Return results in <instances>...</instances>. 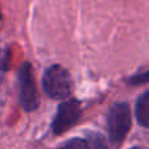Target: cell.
Here are the masks:
<instances>
[{
    "label": "cell",
    "instance_id": "1",
    "mask_svg": "<svg viewBox=\"0 0 149 149\" xmlns=\"http://www.w3.org/2000/svg\"><path fill=\"white\" fill-rule=\"evenodd\" d=\"M44 90L53 99H66L73 91V81L66 69L53 65L45 71L42 79Z\"/></svg>",
    "mask_w": 149,
    "mask_h": 149
},
{
    "label": "cell",
    "instance_id": "2",
    "mask_svg": "<svg viewBox=\"0 0 149 149\" xmlns=\"http://www.w3.org/2000/svg\"><path fill=\"white\" fill-rule=\"evenodd\" d=\"M131 128V110L127 103H118L108 113V132L113 144L124 140Z\"/></svg>",
    "mask_w": 149,
    "mask_h": 149
},
{
    "label": "cell",
    "instance_id": "3",
    "mask_svg": "<svg viewBox=\"0 0 149 149\" xmlns=\"http://www.w3.org/2000/svg\"><path fill=\"white\" fill-rule=\"evenodd\" d=\"M19 91L20 103L25 111H33L38 107V93L34 83L33 71L28 62L19 70Z\"/></svg>",
    "mask_w": 149,
    "mask_h": 149
},
{
    "label": "cell",
    "instance_id": "4",
    "mask_svg": "<svg viewBox=\"0 0 149 149\" xmlns=\"http://www.w3.org/2000/svg\"><path fill=\"white\" fill-rule=\"evenodd\" d=\"M79 115H81V106H79L78 100L69 99V100L63 102L59 106L56 119L52 124L53 132L56 135H61V133L66 132L68 130H70L71 127L78 121Z\"/></svg>",
    "mask_w": 149,
    "mask_h": 149
},
{
    "label": "cell",
    "instance_id": "5",
    "mask_svg": "<svg viewBox=\"0 0 149 149\" xmlns=\"http://www.w3.org/2000/svg\"><path fill=\"white\" fill-rule=\"evenodd\" d=\"M136 118L140 125L149 128V91L144 93L136 102Z\"/></svg>",
    "mask_w": 149,
    "mask_h": 149
},
{
    "label": "cell",
    "instance_id": "6",
    "mask_svg": "<svg viewBox=\"0 0 149 149\" xmlns=\"http://www.w3.org/2000/svg\"><path fill=\"white\" fill-rule=\"evenodd\" d=\"M90 149H108L106 139L103 135L98 132H90L87 133V139H86Z\"/></svg>",
    "mask_w": 149,
    "mask_h": 149
},
{
    "label": "cell",
    "instance_id": "7",
    "mask_svg": "<svg viewBox=\"0 0 149 149\" xmlns=\"http://www.w3.org/2000/svg\"><path fill=\"white\" fill-rule=\"evenodd\" d=\"M62 149H90V148H88V144L86 140L74 139V140L69 141V143L65 145V148H62Z\"/></svg>",
    "mask_w": 149,
    "mask_h": 149
},
{
    "label": "cell",
    "instance_id": "8",
    "mask_svg": "<svg viewBox=\"0 0 149 149\" xmlns=\"http://www.w3.org/2000/svg\"><path fill=\"white\" fill-rule=\"evenodd\" d=\"M146 81H149V73H145V74H141V75L135 77L131 82H133V83H143V82H146Z\"/></svg>",
    "mask_w": 149,
    "mask_h": 149
},
{
    "label": "cell",
    "instance_id": "9",
    "mask_svg": "<svg viewBox=\"0 0 149 149\" xmlns=\"http://www.w3.org/2000/svg\"><path fill=\"white\" fill-rule=\"evenodd\" d=\"M131 149H145V148H143V146H133V148H131Z\"/></svg>",
    "mask_w": 149,
    "mask_h": 149
},
{
    "label": "cell",
    "instance_id": "10",
    "mask_svg": "<svg viewBox=\"0 0 149 149\" xmlns=\"http://www.w3.org/2000/svg\"><path fill=\"white\" fill-rule=\"evenodd\" d=\"M0 19H1V13H0Z\"/></svg>",
    "mask_w": 149,
    "mask_h": 149
}]
</instances>
